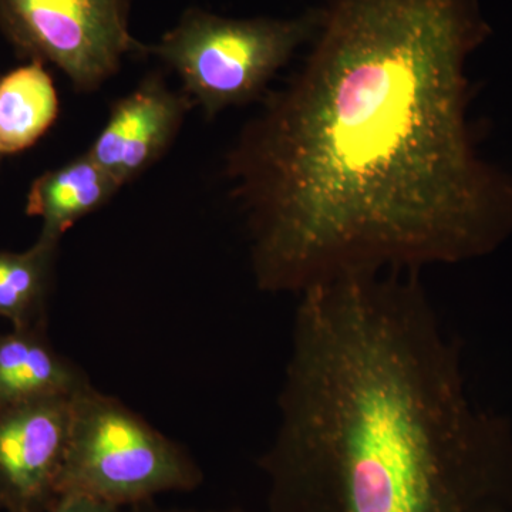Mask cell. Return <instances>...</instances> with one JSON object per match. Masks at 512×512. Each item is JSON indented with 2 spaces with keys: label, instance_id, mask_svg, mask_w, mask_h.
<instances>
[{
  "label": "cell",
  "instance_id": "1",
  "mask_svg": "<svg viewBox=\"0 0 512 512\" xmlns=\"http://www.w3.org/2000/svg\"><path fill=\"white\" fill-rule=\"evenodd\" d=\"M308 56L229 151L255 284L299 296L419 272L512 234V175L478 157L467 59L478 0H320Z\"/></svg>",
  "mask_w": 512,
  "mask_h": 512
},
{
  "label": "cell",
  "instance_id": "2",
  "mask_svg": "<svg viewBox=\"0 0 512 512\" xmlns=\"http://www.w3.org/2000/svg\"><path fill=\"white\" fill-rule=\"evenodd\" d=\"M266 512H512V431L468 397L419 272L296 296Z\"/></svg>",
  "mask_w": 512,
  "mask_h": 512
},
{
  "label": "cell",
  "instance_id": "3",
  "mask_svg": "<svg viewBox=\"0 0 512 512\" xmlns=\"http://www.w3.org/2000/svg\"><path fill=\"white\" fill-rule=\"evenodd\" d=\"M204 481L180 444L116 397L89 386L74 396L59 498L80 495L127 510Z\"/></svg>",
  "mask_w": 512,
  "mask_h": 512
},
{
  "label": "cell",
  "instance_id": "4",
  "mask_svg": "<svg viewBox=\"0 0 512 512\" xmlns=\"http://www.w3.org/2000/svg\"><path fill=\"white\" fill-rule=\"evenodd\" d=\"M318 23L316 6L292 18H225L191 8L147 53L170 66L194 106L214 119L264 99L276 74L312 42Z\"/></svg>",
  "mask_w": 512,
  "mask_h": 512
},
{
  "label": "cell",
  "instance_id": "5",
  "mask_svg": "<svg viewBox=\"0 0 512 512\" xmlns=\"http://www.w3.org/2000/svg\"><path fill=\"white\" fill-rule=\"evenodd\" d=\"M0 30L18 55L62 70L94 92L147 46L130 32V0H0Z\"/></svg>",
  "mask_w": 512,
  "mask_h": 512
},
{
  "label": "cell",
  "instance_id": "6",
  "mask_svg": "<svg viewBox=\"0 0 512 512\" xmlns=\"http://www.w3.org/2000/svg\"><path fill=\"white\" fill-rule=\"evenodd\" d=\"M73 399L0 407V511L45 512L56 503Z\"/></svg>",
  "mask_w": 512,
  "mask_h": 512
},
{
  "label": "cell",
  "instance_id": "7",
  "mask_svg": "<svg viewBox=\"0 0 512 512\" xmlns=\"http://www.w3.org/2000/svg\"><path fill=\"white\" fill-rule=\"evenodd\" d=\"M194 106L154 74L113 104L109 120L87 151L123 187L157 163Z\"/></svg>",
  "mask_w": 512,
  "mask_h": 512
},
{
  "label": "cell",
  "instance_id": "8",
  "mask_svg": "<svg viewBox=\"0 0 512 512\" xmlns=\"http://www.w3.org/2000/svg\"><path fill=\"white\" fill-rule=\"evenodd\" d=\"M89 386L80 366L53 348L46 328L0 333V407L74 397Z\"/></svg>",
  "mask_w": 512,
  "mask_h": 512
},
{
  "label": "cell",
  "instance_id": "9",
  "mask_svg": "<svg viewBox=\"0 0 512 512\" xmlns=\"http://www.w3.org/2000/svg\"><path fill=\"white\" fill-rule=\"evenodd\" d=\"M120 188L104 168L84 153L33 181L26 214L42 220V237L60 241L76 222L100 210Z\"/></svg>",
  "mask_w": 512,
  "mask_h": 512
},
{
  "label": "cell",
  "instance_id": "10",
  "mask_svg": "<svg viewBox=\"0 0 512 512\" xmlns=\"http://www.w3.org/2000/svg\"><path fill=\"white\" fill-rule=\"evenodd\" d=\"M59 116V97L45 63L29 60L0 77V156L32 147Z\"/></svg>",
  "mask_w": 512,
  "mask_h": 512
},
{
  "label": "cell",
  "instance_id": "11",
  "mask_svg": "<svg viewBox=\"0 0 512 512\" xmlns=\"http://www.w3.org/2000/svg\"><path fill=\"white\" fill-rule=\"evenodd\" d=\"M59 244L39 235L26 251H0V318L12 328H46Z\"/></svg>",
  "mask_w": 512,
  "mask_h": 512
},
{
  "label": "cell",
  "instance_id": "12",
  "mask_svg": "<svg viewBox=\"0 0 512 512\" xmlns=\"http://www.w3.org/2000/svg\"><path fill=\"white\" fill-rule=\"evenodd\" d=\"M45 512H124L114 505L101 503L80 495H64Z\"/></svg>",
  "mask_w": 512,
  "mask_h": 512
},
{
  "label": "cell",
  "instance_id": "13",
  "mask_svg": "<svg viewBox=\"0 0 512 512\" xmlns=\"http://www.w3.org/2000/svg\"><path fill=\"white\" fill-rule=\"evenodd\" d=\"M124 512H245L238 510V508H231V510H184V508H163L158 507L154 501H148V503L134 505V507L127 508Z\"/></svg>",
  "mask_w": 512,
  "mask_h": 512
},
{
  "label": "cell",
  "instance_id": "14",
  "mask_svg": "<svg viewBox=\"0 0 512 512\" xmlns=\"http://www.w3.org/2000/svg\"><path fill=\"white\" fill-rule=\"evenodd\" d=\"M0 158H2V156H0Z\"/></svg>",
  "mask_w": 512,
  "mask_h": 512
}]
</instances>
